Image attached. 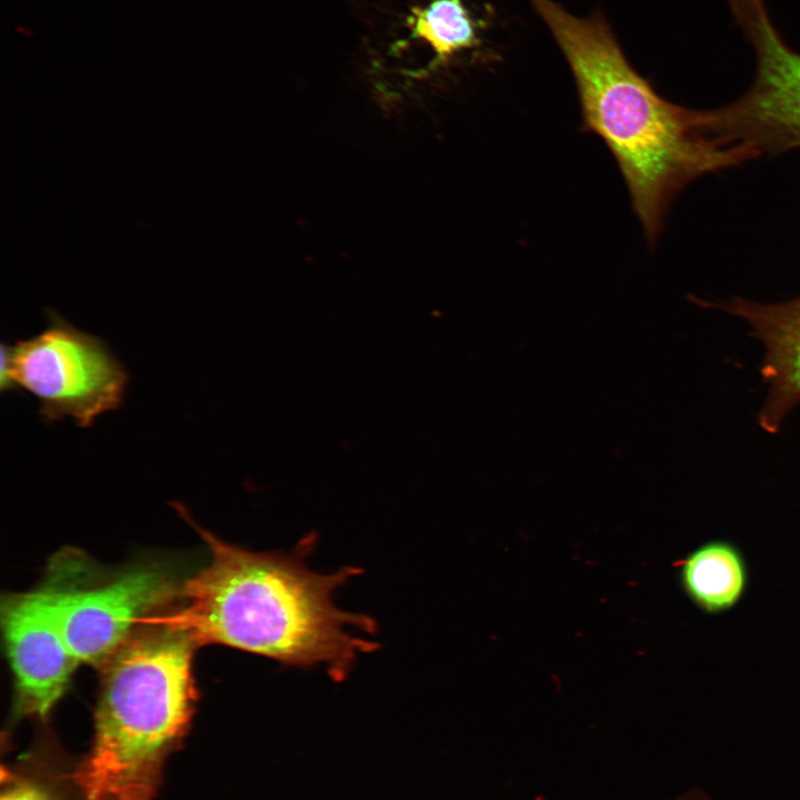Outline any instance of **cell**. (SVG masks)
Segmentation results:
<instances>
[{
  "instance_id": "cell-1",
  "label": "cell",
  "mask_w": 800,
  "mask_h": 800,
  "mask_svg": "<svg viewBox=\"0 0 800 800\" xmlns=\"http://www.w3.org/2000/svg\"><path fill=\"white\" fill-rule=\"evenodd\" d=\"M209 548V562L181 587L182 603L170 613L150 614L140 624L188 633L197 644H222L287 667H324L341 682L357 659L379 644L376 621L333 602L336 590L362 572L344 567L319 573L307 566L313 536L294 549L251 551L194 526Z\"/></svg>"
},
{
  "instance_id": "cell-2",
  "label": "cell",
  "mask_w": 800,
  "mask_h": 800,
  "mask_svg": "<svg viewBox=\"0 0 800 800\" xmlns=\"http://www.w3.org/2000/svg\"><path fill=\"white\" fill-rule=\"evenodd\" d=\"M528 1L561 49L583 124L613 154L650 243L686 187L761 156L748 143L704 130L698 110L661 97L629 63L600 11L581 18L553 0Z\"/></svg>"
},
{
  "instance_id": "cell-3",
  "label": "cell",
  "mask_w": 800,
  "mask_h": 800,
  "mask_svg": "<svg viewBox=\"0 0 800 800\" xmlns=\"http://www.w3.org/2000/svg\"><path fill=\"white\" fill-rule=\"evenodd\" d=\"M196 646L183 631L151 627L101 666L93 743L76 773L81 800H153L192 716Z\"/></svg>"
},
{
  "instance_id": "cell-4",
  "label": "cell",
  "mask_w": 800,
  "mask_h": 800,
  "mask_svg": "<svg viewBox=\"0 0 800 800\" xmlns=\"http://www.w3.org/2000/svg\"><path fill=\"white\" fill-rule=\"evenodd\" d=\"M127 384L126 369L106 343L53 311L39 334L1 346V392H30L46 421L69 417L89 427L121 406Z\"/></svg>"
},
{
  "instance_id": "cell-5",
  "label": "cell",
  "mask_w": 800,
  "mask_h": 800,
  "mask_svg": "<svg viewBox=\"0 0 800 800\" xmlns=\"http://www.w3.org/2000/svg\"><path fill=\"white\" fill-rule=\"evenodd\" d=\"M744 31L756 53L752 84L728 104L698 110L701 126L760 154L800 149V52L788 46L769 14Z\"/></svg>"
},
{
  "instance_id": "cell-6",
  "label": "cell",
  "mask_w": 800,
  "mask_h": 800,
  "mask_svg": "<svg viewBox=\"0 0 800 800\" xmlns=\"http://www.w3.org/2000/svg\"><path fill=\"white\" fill-rule=\"evenodd\" d=\"M62 584L9 594L1 603V626L14 677L17 706L28 716H47L79 664L59 618Z\"/></svg>"
},
{
  "instance_id": "cell-7",
  "label": "cell",
  "mask_w": 800,
  "mask_h": 800,
  "mask_svg": "<svg viewBox=\"0 0 800 800\" xmlns=\"http://www.w3.org/2000/svg\"><path fill=\"white\" fill-rule=\"evenodd\" d=\"M174 593L161 569L143 566L88 589L62 586L59 618L66 641L79 663L102 666L137 624Z\"/></svg>"
},
{
  "instance_id": "cell-8",
  "label": "cell",
  "mask_w": 800,
  "mask_h": 800,
  "mask_svg": "<svg viewBox=\"0 0 800 800\" xmlns=\"http://www.w3.org/2000/svg\"><path fill=\"white\" fill-rule=\"evenodd\" d=\"M708 304L743 319L763 343L761 372L770 390L760 424L774 432L787 412L800 402V296L777 303L736 297Z\"/></svg>"
},
{
  "instance_id": "cell-9",
  "label": "cell",
  "mask_w": 800,
  "mask_h": 800,
  "mask_svg": "<svg viewBox=\"0 0 800 800\" xmlns=\"http://www.w3.org/2000/svg\"><path fill=\"white\" fill-rule=\"evenodd\" d=\"M680 584L701 611L721 613L743 597L748 571L741 552L730 542L710 541L690 552L679 563Z\"/></svg>"
},
{
  "instance_id": "cell-10",
  "label": "cell",
  "mask_w": 800,
  "mask_h": 800,
  "mask_svg": "<svg viewBox=\"0 0 800 800\" xmlns=\"http://www.w3.org/2000/svg\"><path fill=\"white\" fill-rule=\"evenodd\" d=\"M8 782L0 800H60L53 791L40 782L19 778Z\"/></svg>"
}]
</instances>
